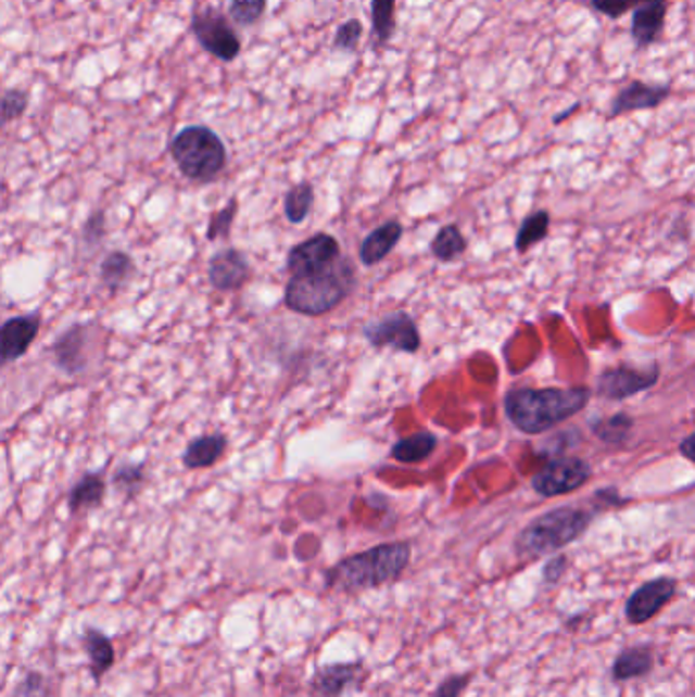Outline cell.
<instances>
[{
  "label": "cell",
  "mask_w": 695,
  "mask_h": 697,
  "mask_svg": "<svg viewBox=\"0 0 695 697\" xmlns=\"http://www.w3.org/2000/svg\"><path fill=\"white\" fill-rule=\"evenodd\" d=\"M413 559V547L408 543H383L367 548L364 553L351 555L332 565L325 573V585L337 594H362L378 590L381 585L394 583L402 578Z\"/></svg>",
  "instance_id": "6da1fadb"
},
{
  "label": "cell",
  "mask_w": 695,
  "mask_h": 697,
  "mask_svg": "<svg viewBox=\"0 0 695 697\" xmlns=\"http://www.w3.org/2000/svg\"><path fill=\"white\" fill-rule=\"evenodd\" d=\"M592 398L590 388H518L504 400V410L525 434H541L581 413Z\"/></svg>",
  "instance_id": "7a4b0ae2"
},
{
  "label": "cell",
  "mask_w": 695,
  "mask_h": 697,
  "mask_svg": "<svg viewBox=\"0 0 695 697\" xmlns=\"http://www.w3.org/2000/svg\"><path fill=\"white\" fill-rule=\"evenodd\" d=\"M355 282V271L348 259H337L332 266L294 274L286 286L283 302L290 311L304 316H320L331 313L348 299Z\"/></svg>",
  "instance_id": "3957f363"
},
{
  "label": "cell",
  "mask_w": 695,
  "mask_h": 697,
  "mask_svg": "<svg viewBox=\"0 0 695 697\" xmlns=\"http://www.w3.org/2000/svg\"><path fill=\"white\" fill-rule=\"evenodd\" d=\"M592 512L578 506L555 508L529 522L516 536L514 548L522 559H541L576 543L592 524Z\"/></svg>",
  "instance_id": "277c9868"
},
{
  "label": "cell",
  "mask_w": 695,
  "mask_h": 697,
  "mask_svg": "<svg viewBox=\"0 0 695 697\" xmlns=\"http://www.w3.org/2000/svg\"><path fill=\"white\" fill-rule=\"evenodd\" d=\"M172 155L186 178L211 182L227 164V150L220 137L206 127H188L176 135Z\"/></svg>",
  "instance_id": "5b68a950"
},
{
  "label": "cell",
  "mask_w": 695,
  "mask_h": 697,
  "mask_svg": "<svg viewBox=\"0 0 695 697\" xmlns=\"http://www.w3.org/2000/svg\"><path fill=\"white\" fill-rule=\"evenodd\" d=\"M592 478V467L578 457H561L548 464L532 478V490L539 496L555 498L580 490Z\"/></svg>",
  "instance_id": "8992f818"
},
{
  "label": "cell",
  "mask_w": 695,
  "mask_h": 697,
  "mask_svg": "<svg viewBox=\"0 0 695 697\" xmlns=\"http://www.w3.org/2000/svg\"><path fill=\"white\" fill-rule=\"evenodd\" d=\"M678 596V580L673 578H657L646 581L636 587L624 606V618L632 626H641L650 622L662 608Z\"/></svg>",
  "instance_id": "52a82bcc"
},
{
  "label": "cell",
  "mask_w": 695,
  "mask_h": 697,
  "mask_svg": "<svg viewBox=\"0 0 695 697\" xmlns=\"http://www.w3.org/2000/svg\"><path fill=\"white\" fill-rule=\"evenodd\" d=\"M365 339L378 348L394 347L404 353H416L420 348V334L406 313H392L378 322L367 325Z\"/></svg>",
  "instance_id": "ba28073f"
},
{
  "label": "cell",
  "mask_w": 695,
  "mask_h": 697,
  "mask_svg": "<svg viewBox=\"0 0 695 697\" xmlns=\"http://www.w3.org/2000/svg\"><path fill=\"white\" fill-rule=\"evenodd\" d=\"M659 380V367L634 369V367H616L606 369L597 378V394L608 400H624L645 392Z\"/></svg>",
  "instance_id": "9c48e42d"
},
{
  "label": "cell",
  "mask_w": 695,
  "mask_h": 697,
  "mask_svg": "<svg viewBox=\"0 0 695 697\" xmlns=\"http://www.w3.org/2000/svg\"><path fill=\"white\" fill-rule=\"evenodd\" d=\"M39 329L41 316L37 313L13 316L0 325V369L15 364L29 351Z\"/></svg>",
  "instance_id": "30bf717a"
},
{
  "label": "cell",
  "mask_w": 695,
  "mask_h": 697,
  "mask_svg": "<svg viewBox=\"0 0 695 697\" xmlns=\"http://www.w3.org/2000/svg\"><path fill=\"white\" fill-rule=\"evenodd\" d=\"M339 257H341L339 241L327 232H318L290 251L286 266H288V271L294 276V274H306V271H316V269L332 266Z\"/></svg>",
  "instance_id": "8fae6325"
},
{
  "label": "cell",
  "mask_w": 695,
  "mask_h": 697,
  "mask_svg": "<svg viewBox=\"0 0 695 697\" xmlns=\"http://www.w3.org/2000/svg\"><path fill=\"white\" fill-rule=\"evenodd\" d=\"M194 34L204 50L215 53L216 58L231 62L241 50L239 37L232 34L229 23L218 13H202L194 17Z\"/></svg>",
  "instance_id": "7c38bea8"
},
{
  "label": "cell",
  "mask_w": 695,
  "mask_h": 697,
  "mask_svg": "<svg viewBox=\"0 0 695 697\" xmlns=\"http://www.w3.org/2000/svg\"><path fill=\"white\" fill-rule=\"evenodd\" d=\"M251 276L248 257L239 250H223L208 262V280L220 292L239 290Z\"/></svg>",
  "instance_id": "4fadbf2b"
},
{
  "label": "cell",
  "mask_w": 695,
  "mask_h": 697,
  "mask_svg": "<svg viewBox=\"0 0 695 697\" xmlns=\"http://www.w3.org/2000/svg\"><path fill=\"white\" fill-rule=\"evenodd\" d=\"M364 671L362 663H329L316 669L311 689L315 697H341L349 687L359 680Z\"/></svg>",
  "instance_id": "5bb4252c"
},
{
  "label": "cell",
  "mask_w": 695,
  "mask_h": 697,
  "mask_svg": "<svg viewBox=\"0 0 695 697\" xmlns=\"http://www.w3.org/2000/svg\"><path fill=\"white\" fill-rule=\"evenodd\" d=\"M669 86H653V84L634 80L618 92L610 106V116H620L632 111L657 109L662 100L669 97Z\"/></svg>",
  "instance_id": "9a60e30c"
},
{
  "label": "cell",
  "mask_w": 695,
  "mask_h": 697,
  "mask_svg": "<svg viewBox=\"0 0 695 697\" xmlns=\"http://www.w3.org/2000/svg\"><path fill=\"white\" fill-rule=\"evenodd\" d=\"M88 329L84 325H76L70 331L64 332L55 345H53V357L60 369H64L70 376L83 373L86 367V345H88Z\"/></svg>",
  "instance_id": "2e32d148"
},
{
  "label": "cell",
  "mask_w": 695,
  "mask_h": 697,
  "mask_svg": "<svg viewBox=\"0 0 695 697\" xmlns=\"http://www.w3.org/2000/svg\"><path fill=\"white\" fill-rule=\"evenodd\" d=\"M667 2L669 0H655L634 11L632 37L639 48H648L659 39L665 27V17H667Z\"/></svg>",
  "instance_id": "e0dca14e"
},
{
  "label": "cell",
  "mask_w": 695,
  "mask_h": 697,
  "mask_svg": "<svg viewBox=\"0 0 695 697\" xmlns=\"http://www.w3.org/2000/svg\"><path fill=\"white\" fill-rule=\"evenodd\" d=\"M655 669V652L648 645H634L624 648L612 663V680L622 681L641 680Z\"/></svg>",
  "instance_id": "ac0fdd59"
},
{
  "label": "cell",
  "mask_w": 695,
  "mask_h": 697,
  "mask_svg": "<svg viewBox=\"0 0 695 697\" xmlns=\"http://www.w3.org/2000/svg\"><path fill=\"white\" fill-rule=\"evenodd\" d=\"M400 237H402V225L396 220H390V223L378 227L376 231L369 232L362 243V250H359L362 264L364 266L380 264L381 259L396 248Z\"/></svg>",
  "instance_id": "d6986e66"
},
{
  "label": "cell",
  "mask_w": 695,
  "mask_h": 697,
  "mask_svg": "<svg viewBox=\"0 0 695 697\" xmlns=\"http://www.w3.org/2000/svg\"><path fill=\"white\" fill-rule=\"evenodd\" d=\"M106 496V480L102 471L86 473L80 482L76 483L67 496L70 512H86L94 510L104 502Z\"/></svg>",
  "instance_id": "ffe728a7"
},
{
  "label": "cell",
  "mask_w": 695,
  "mask_h": 697,
  "mask_svg": "<svg viewBox=\"0 0 695 697\" xmlns=\"http://www.w3.org/2000/svg\"><path fill=\"white\" fill-rule=\"evenodd\" d=\"M227 451V436L223 434H204L194 439L184 451L182 464L188 469H204L213 465L225 455Z\"/></svg>",
  "instance_id": "44dd1931"
},
{
  "label": "cell",
  "mask_w": 695,
  "mask_h": 697,
  "mask_svg": "<svg viewBox=\"0 0 695 697\" xmlns=\"http://www.w3.org/2000/svg\"><path fill=\"white\" fill-rule=\"evenodd\" d=\"M84 647H86L88 659H90L92 677L97 681L102 680L115 663L113 643L109 641V636L104 632L97 631V629H86Z\"/></svg>",
  "instance_id": "7402d4cb"
},
{
  "label": "cell",
  "mask_w": 695,
  "mask_h": 697,
  "mask_svg": "<svg viewBox=\"0 0 695 697\" xmlns=\"http://www.w3.org/2000/svg\"><path fill=\"white\" fill-rule=\"evenodd\" d=\"M437 447V436L429 431L416 432L406 439H400L392 447V457L400 464H420L429 459Z\"/></svg>",
  "instance_id": "603a6c76"
},
{
  "label": "cell",
  "mask_w": 695,
  "mask_h": 697,
  "mask_svg": "<svg viewBox=\"0 0 695 697\" xmlns=\"http://www.w3.org/2000/svg\"><path fill=\"white\" fill-rule=\"evenodd\" d=\"M313 202H315V190L313 186L308 182L299 183L294 186L286 199H283V213H286V218L294 225H300L308 213L313 208Z\"/></svg>",
  "instance_id": "cb8c5ba5"
},
{
  "label": "cell",
  "mask_w": 695,
  "mask_h": 697,
  "mask_svg": "<svg viewBox=\"0 0 695 697\" xmlns=\"http://www.w3.org/2000/svg\"><path fill=\"white\" fill-rule=\"evenodd\" d=\"M465 248H467V241L457 225L443 227L441 231L437 232V237L432 239L431 243L432 255L441 262H451V259L459 257Z\"/></svg>",
  "instance_id": "d4e9b609"
},
{
  "label": "cell",
  "mask_w": 695,
  "mask_h": 697,
  "mask_svg": "<svg viewBox=\"0 0 695 697\" xmlns=\"http://www.w3.org/2000/svg\"><path fill=\"white\" fill-rule=\"evenodd\" d=\"M548 225H551V216L546 211H536V213L527 216L525 223L520 225V231L516 235V243H514L516 250L525 253L532 245H536L539 241H543L548 232Z\"/></svg>",
  "instance_id": "484cf974"
},
{
  "label": "cell",
  "mask_w": 695,
  "mask_h": 697,
  "mask_svg": "<svg viewBox=\"0 0 695 697\" xmlns=\"http://www.w3.org/2000/svg\"><path fill=\"white\" fill-rule=\"evenodd\" d=\"M132 267H135L132 266V259L127 253H123V251L111 253V255L102 262V266H100L102 283L109 286L111 290L121 288L123 283L131 278Z\"/></svg>",
  "instance_id": "4316f807"
},
{
  "label": "cell",
  "mask_w": 695,
  "mask_h": 697,
  "mask_svg": "<svg viewBox=\"0 0 695 697\" xmlns=\"http://www.w3.org/2000/svg\"><path fill=\"white\" fill-rule=\"evenodd\" d=\"M371 23L378 43L386 46L396 25V0H371Z\"/></svg>",
  "instance_id": "83f0119b"
},
{
  "label": "cell",
  "mask_w": 695,
  "mask_h": 697,
  "mask_svg": "<svg viewBox=\"0 0 695 697\" xmlns=\"http://www.w3.org/2000/svg\"><path fill=\"white\" fill-rule=\"evenodd\" d=\"M630 429H632V418L624 413H618L610 418H602V420L594 422V432L608 445L624 443L629 439Z\"/></svg>",
  "instance_id": "f1b7e54d"
},
{
  "label": "cell",
  "mask_w": 695,
  "mask_h": 697,
  "mask_svg": "<svg viewBox=\"0 0 695 697\" xmlns=\"http://www.w3.org/2000/svg\"><path fill=\"white\" fill-rule=\"evenodd\" d=\"M113 483L127 496H135L141 490V485L146 483V465H118L115 476H113Z\"/></svg>",
  "instance_id": "f546056e"
},
{
  "label": "cell",
  "mask_w": 695,
  "mask_h": 697,
  "mask_svg": "<svg viewBox=\"0 0 695 697\" xmlns=\"http://www.w3.org/2000/svg\"><path fill=\"white\" fill-rule=\"evenodd\" d=\"M362 35H364V25L357 18H351L339 27V31L332 39V48L343 53H353L362 41Z\"/></svg>",
  "instance_id": "4dcf8cb0"
},
{
  "label": "cell",
  "mask_w": 695,
  "mask_h": 697,
  "mask_svg": "<svg viewBox=\"0 0 695 697\" xmlns=\"http://www.w3.org/2000/svg\"><path fill=\"white\" fill-rule=\"evenodd\" d=\"M235 215H237V200H231L223 211H218V213L211 218L208 231H206V239H208V241H216V239L227 237L229 231H231Z\"/></svg>",
  "instance_id": "1f68e13d"
},
{
  "label": "cell",
  "mask_w": 695,
  "mask_h": 697,
  "mask_svg": "<svg viewBox=\"0 0 695 697\" xmlns=\"http://www.w3.org/2000/svg\"><path fill=\"white\" fill-rule=\"evenodd\" d=\"M265 4V0H232L231 17L239 25H251L264 15Z\"/></svg>",
  "instance_id": "d6a6232c"
},
{
  "label": "cell",
  "mask_w": 695,
  "mask_h": 697,
  "mask_svg": "<svg viewBox=\"0 0 695 697\" xmlns=\"http://www.w3.org/2000/svg\"><path fill=\"white\" fill-rule=\"evenodd\" d=\"M11 697H50V683L41 673L31 671L18 683Z\"/></svg>",
  "instance_id": "836d02e7"
},
{
  "label": "cell",
  "mask_w": 695,
  "mask_h": 697,
  "mask_svg": "<svg viewBox=\"0 0 695 697\" xmlns=\"http://www.w3.org/2000/svg\"><path fill=\"white\" fill-rule=\"evenodd\" d=\"M648 2H655V0H592V7L599 13H604L606 17L620 18L624 17L630 9H639Z\"/></svg>",
  "instance_id": "e575fe53"
},
{
  "label": "cell",
  "mask_w": 695,
  "mask_h": 697,
  "mask_svg": "<svg viewBox=\"0 0 695 697\" xmlns=\"http://www.w3.org/2000/svg\"><path fill=\"white\" fill-rule=\"evenodd\" d=\"M471 673H459V675H448L445 680L439 683L437 692L432 697H462L465 689L469 687L471 681Z\"/></svg>",
  "instance_id": "d590c367"
},
{
  "label": "cell",
  "mask_w": 695,
  "mask_h": 697,
  "mask_svg": "<svg viewBox=\"0 0 695 697\" xmlns=\"http://www.w3.org/2000/svg\"><path fill=\"white\" fill-rule=\"evenodd\" d=\"M25 106H27V97L23 92L11 90L0 99V116L4 123L13 121V118L23 115Z\"/></svg>",
  "instance_id": "8d00e7d4"
},
{
  "label": "cell",
  "mask_w": 695,
  "mask_h": 697,
  "mask_svg": "<svg viewBox=\"0 0 695 697\" xmlns=\"http://www.w3.org/2000/svg\"><path fill=\"white\" fill-rule=\"evenodd\" d=\"M104 223H106V220H104V213H94V215L86 220L83 229V239L86 245L94 248V245H99L100 241L104 239Z\"/></svg>",
  "instance_id": "74e56055"
},
{
  "label": "cell",
  "mask_w": 695,
  "mask_h": 697,
  "mask_svg": "<svg viewBox=\"0 0 695 697\" xmlns=\"http://www.w3.org/2000/svg\"><path fill=\"white\" fill-rule=\"evenodd\" d=\"M565 571H567V557H564V555L553 557V559H548V563L543 569V581L548 585L559 583L565 575Z\"/></svg>",
  "instance_id": "f35d334b"
},
{
  "label": "cell",
  "mask_w": 695,
  "mask_h": 697,
  "mask_svg": "<svg viewBox=\"0 0 695 697\" xmlns=\"http://www.w3.org/2000/svg\"><path fill=\"white\" fill-rule=\"evenodd\" d=\"M679 448H681V453L692 461V459H694V434H687L685 441L681 443V447Z\"/></svg>",
  "instance_id": "ab89813d"
},
{
  "label": "cell",
  "mask_w": 695,
  "mask_h": 697,
  "mask_svg": "<svg viewBox=\"0 0 695 697\" xmlns=\"http://www.w3.org/2000/svg\"><path fill=\"white\" fill-rule=\"evenodd\" d=\"M2 125H4V121H2V116H0V127H2Z\"/></svg>",
  "instance_id": "60d3db41"
}]
</instances>
